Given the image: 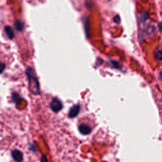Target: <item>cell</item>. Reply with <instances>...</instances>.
Instances as JSON below:
<instances>
[{
    "mask_svg": "<svg viewBox=\"0 0 162 162\" xmlns=\"http://www.w3.org/2000/svg\"><path fill=\"white\" fill-rule=\"evenodd\" d=\"M4 30H5V32L8 38L10 39H13L14 38L15 34L11 27H10V26H6V27L4 28Z\"/></svg>",
    "mask_w": 162,
    "mask_h": 162,
    "instance_id": "6",
    "label": "cell"
},
{
    "mask_svg": "<svg viewBox=\"0 0 162 162\" xmlns=\"http://www.w3.org/2000/svg\"><path fill=\"white\" fill-rule=\"evenodd\" d=\"M12 156L16 162H22L23 161V153L18 150H14L12 151Z\"/></svg>",
    "mask_w": 162,
    "mask_h": 162,
    "instance_id": "3",
    "label": "cell"
},
{
    "mask_svg": "<svg viewBox=\"0 0 162 162\" xmlns=\"http://www.w3.org/2000/svg\"><path fill=\"white\" fill-rule=\"evenodd\" d=\"M148 19H149V14L148 12H144L143 14L141 15L139 21H140V22L144 23Z\"/></svg>",
    "mask_w": 162,
    "mask_h": 162,
    "instance_id": "8",
    "label": "cell"
},
{
    "mask_svg": "<svg viewBox=\"0 0 162 162\" xmlns=\"http://www.w3.org/2000/svg\"><path fill=\"white\" fill-rule=\"evenodd\" d=\"M155 57L158 60H162V51L160 50H156L155 51Z\"/></svg>",
    "mask_w": 162,
    "mask_h": 162,
    "instance_id": "9",
    "label": "cell"
},
{
    "mask_svg": "<svg viewBox=\"0 0 162 162\" xmlns=\"http://www.w3.org/2000/svg\"><path fill=\"white\" fill-rule=\"evenodd\" d=\"M50 108L55 112H58L63 108V104L61 101L58 98H53L50 103Z\"/></svg>",
    "mask_w": 162,
    "mask_h": 162,
    "instance_id": "2",
    "label": "cell"
},
{
    "mask_svg": "<svg viewBox=\"0 0 162 162\" xmlns=\"http://www.w3.org/2000/svg\"><path fill=\"white\" fill-rule=\"evenodd\" d=\"M160 79L162 81V72H161L160 73Z\"/></svg>",
    "mask_w": 162,
    "mask_h": 162,
    "instance_id": "15",
    "label": "cell"
},
{
    "mask_svg": "<svg viewBox=\"0 0 162 162\" xmlns=\"http://www.w3.org/2000/svg\"><path fill=\"white\" fill-rule=\"evenodd\" d=\"M41 162H48V160H47L46 156H45V155H42V156H41Z\"/></svg>",
    "mask_w": 162,
    "mask_h": 162,
    "instance_id": "13",
    "label": "cell"
},
{
    "mask_svg": "<svg viewBox=\"0 0 162 162\" xmlns=\"http://www.w3.org/2000/svg\"><path fill=\"white\" fill-rule=\"evenodd\" d=\"M78 130L83 135H87L91 133V129L89 125L86 124H81L78 127Z\"/></svg>",
    "mask_w": 162,
    "mask_h": 162,
    "instance_id": "5",
    "label": "cell"
},
{
    "mask_svg": "<svg viewBox=\"0 0 162 162\" xmlns=\"http://www.w3.org/2000/svg\"><path fill=\"white\" fill-rule=\"evenodd\" d=\"M146 32H148V34H152V33H154V32H155V28L152 27V26H150V27L147 28Z\"/></svg>",
    "mask_w": 162,
    "mask_h": 162,
    "instance_id": "10",
    "label": "cell"
},
{
    "mask_svg": "<svg viewBox=\"0 0 162 162\" xmlns=\"http://www.w3.org/2000/svg\"><path fill=\"white\" fill-rule=\"evenodd\" d=\"M15 27L16 29V30H17V31L19 32H20V31H22L24 28V24L20 20H16L15 22Z\"/></svg>",
    "mask_w": 162,
    "mask_h": 162,
    "instance_id": "7",
    "label": "cell"
},
{
    "mask_svg": "<svg viewBox=\"0 0 162 162\" xmlns=\"http://www.w3.org/2000/svg\"><path fill=\"white\" fill-rule=\"evenodd\" d=\"M26 74H27L29 78L30 91L34 95L39 94V93H40V90H39V82L37 79L36 74H35L31 67H28L27 68V70H26Z\"/></svg>",
    "mask_w": 162,
    "mask_h": 162,
    "instance_id": "1",
    "label": "cell"
},
{
    "mask_svg": "<svg viewBox=\"0 0 162 162\" xmlns=\"http://www.w3.org/2000/svg\"><path fill=\"white\" fill-rule=\"evenodd\" d=\"M159 29L160 31L162 32V22H161L159 24Z\"/></svg>",
    "mask_w": 162,
    "mask_h": 162,
    "instance_id": "14",
    "label": "cell"
},
{
    "mask_svg": "<svg viewBox=\"0 0 162 162\" xmlns=\"http://www.w3.org/2000/svg\"><path fill=\"white\" fill-rule=\"evenodd\" d=\"M113 22L116 24H119L120 22V17L119 15H116L113 18Z\"/></svg>",
    "mask_w": 162,
    "mask_h": 162,
    "instance_id": "12",
    "label": "cell"
},
{
    "mask_svg": "<svg viewBox=\"0 0 162 162\" xmlns=\"http://www.w3.org/2000/svg\"><path fill=\"white\" fill-rule=\"evenodd\" d=\"M81 107L79 104H76L73 106L68 112V117L70 118H74L78 115L80 112Z\"/></svg>",
    "mask_w": 162,
    "mask_h": 162,
    "instance_id": "4",
    "label": "cell"
},
{
    "mask_svg": "<svg viewBox=\"0 0 162 162\" xmlns=\"http://www.w3.org/2000/svg\"><path fill=\"white\" fill-rule=\"evenodd\" d=\"M6 68V65L4 63H0V74L2 73Z\"/></svg>",
    "mask_w": 162,
    "mask_h": 162,
    "instance_id": "11",
    "label": "cell"
}]
</instances>
